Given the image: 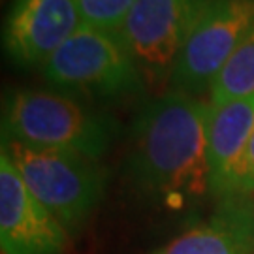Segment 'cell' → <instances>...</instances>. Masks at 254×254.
<instances>
[{"mask_svg": "<svg viewBox=\"0 0 254 254\" xmlns=\"http://www.w3.org/2000/svg\"><path fill=\"white\" fill-rule=\"evenodd\" d=\"M83 25L75 0H13L2 30L4 51L19 66H44Z\"/></svg>", "mask_w": 254, "mask_h": 254, "instance_id": "8", "label": "cell"}, {"mask_svg": "<svg viewBox=\"0 0 254 254\" xmlns=\"http://www.w3.org/2000/svg\"><path fill=\"white\" fill-rule=\"evenodd\" d=\"M2 153L8 154L28 190L53 213L66 232H79L100 205L108 172L98 160L11 139H2Z\"/></svg>", "mask_w": 254, "mask_h": 254, "instance_id": "3", "label": "cell"}, {"mask_svg": "<svg viewBox=\"0 0 254 254\" xmlns=\"http://www.w3.org/2000/svg\"><path fill=\"white\" fill-rule=\"evenodd\" d=\"M253 28L254 0H207L173 66V91L194 96L211 91L215 77Z\"/></svg>", "mask_w": 254, "mask_h": 254, "instance_id": "5", "label": "cell"}, {"mask_svg": "<svg viewBox=\"0 0 254 254\" xmlns=\"http://www.w3.org/2000/svg\"><path fill=\"white\" fill-rule=\"evenodd\" d=\"M85 25L119 32L136 0H75Z\"/></svg>", "mask_w": 254, "mask_h": 254, "instance_id": "12", "label": "cell"}, {"mask_svg": "<svg viewBox=\"0 0 254 254\" xmlns=\"http://www.w3.org/2000/svg\"><path fill=\"white\" fill-rule=\"evenodd\" d=\"M254 192V132L251 136L249 147H247L245 158L239 170V177H237L236 194H253Z\"/></svg>", "mask_w": 254, "mask_h": 254, "instance_id": "13", "label": "cell"}, {"mask_svg": "<svg viewBox=\"0 0 254 254\" xmlns=\"http://www.w3.org/2000/svg\"><path fill=\"white\" fill-rule=\"evenodd\" d=\"M209 109L198 96L172 89L147 102L134 119L128 173L139 194L154 205L185 213L211 196Z\"/></svg>", "mask_w": 254, "mask_h": 254, "instance_id": "1", "label": "cell"}, {"mask_svg": "<svg viewBox=\"0 0 254 254\" xmlns=\"http://www.w3.org/2000/svg\"><path fill=\"white\" fill-rule=\"evenodd\" d=\"M207 0H136L119 30L143 75L170 77Z\"/></svg>", "mask_w": 254, "mask_h": 254, "instance_id": "6", "label": "cell"}, {"mask_svg": "<svg viewBox=\"0 0 254 254\" xmlns=\"http://www.w3.org/2000/svg\"><path fill=\"white\" fill-rule=\"evenodd\" d=\"M254 132V96L211 104L207 123V162L211 196L236 194L237 177Z\"/></svg>", "mask_w": 254, "mask_h": 254, "instance_id": "10", "label": "cell"}, {"mask_svg": "<svg viewBox=\"0 0 254 254\" xmlns=\"http://www.w3.org/2000/svg\"><path fill=\"white\" fill-rule=\"evenodd\" d=\"M254 200L251 194L220 198L215 211L151 254H253Z\"/></svg>", "mask_w": 254, "mask_h": 254, "instance_id": "9", "label": "cell"}, {"mask_svg": "<svg viewBox=\"0 0 254 254\" xmlns=\"http://www.w3.org/2000/svg\"><path fill=\"white\" fill-rule=\"evenodd\" d=\"M44 77L64 94L121 98L143 91L145 75L119 32L83 25L44 64Z\"/></svg>", "mask_w": 254, "mask_h": 254, "instance_id": "4", "label": "cell"}, {"mask_svg": "<svg viewBox=\"0 0 254 254\" xmlns=\"http://www.w3.org/2000/svg\"><path fill=\"white\" fill-rule=\"evenodd\" d=\"M119 132L113 119L61 91H9L2 109V139L75 153L98 160Z\"/></svg>", "mask_w": 254, "mask_h": 254, "instance_id": "2", "label": "cell"}, {"mask_svg": "<svg viewBox=\"0 0 254 254\" xmlns=\"http://www.w3.org/2000/svg\"><path fill=\"white\" fill-rule=\"evenodd\" d=\"M211 104L254 96V28L243 38L211 85Z\"/></svg>", "mask_w": 254, "mask_h": 254, "instance_id": "11", "label": "cell"}, {"mask_svg": "<svg viewBox=\"0 0 254 254\" xmlns=\"http://www.w3.org/2000/svg\"><path fill=\"white\" fill-rule=\"evenodd\" d=\"M68 232L28 190L8 154H0L2 254H64Z\"/></svg>", "mask_w": 254, "mask_h": 254, "instance_id": "7", "label": "cell"}]
</instances>
